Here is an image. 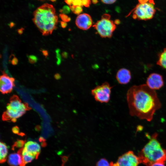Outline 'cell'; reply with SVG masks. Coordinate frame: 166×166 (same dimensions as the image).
<instances>
[{
	"mask_svg": "<svg viewBox=\"0 0 166 166\" xmlns=\"http://www.w3.org/2000/svg\"><path fill=\"white\" fill-rule=\"evenodd\" d=\"M96 166H110L108 160L104 158L100 159L97 163Z\"/></svg>",
	"mask_w": 166,
	"mask_h": 166,
	"instance_id": "d6986e66",
	"label": "cell"
},
{
	"mask_svg": "<svg viewBox=\"0 0 166 166\" xmlns=\"http://www.w3.org/2000/svg\"><path fill=\"white\" fill-rule=\"evenodd\" d=\"M91 1L94 4H96L98 2V0H91Z\"/></svg>",
	"mask_w": 166,
	"mask_h": 166,
	"instance_id": "f35d334b",
	"label": "cell"
},
{
	"mask_svg": "<svg viewBox=\"0 0 166 166\" xmlns=\"http://www.w3.org/2000/svg\"><path fill=\"white\" fill-rule=\"evenodd\" d=\"M101 1L105 4H112L115 3L117 0H101Z\"/></svg>",
	"mask_w": 166,
	"mask_h": 166,
	"instance_id": "83f0119b",
	"label": "cell"
},
{
	"mask_svg": "<svg viewBox=\"0 0 166 166\" xmlns=\"http://www.w3.org/2000/svg\"><path fill=\"white\" fill-rule=\"evenodd\" d=\"M127 100L130 115L148 122L152 121L155 112L162 107L157 93L147 84L130 88Z\"/></svg>",
	"mask_w": 166,
	"mask_h": 166,
	"instance_id": "6da1fadb",
	"label": "cell"
},
{
	"mask_svg": "<svg viewBox=\"0 0 166 166\" xmlns=\"http://www.w3.org/2000/svg\"><path fill=\"white\" fill-rule=\"evenodd\" d=\"M109 14H104L101 19L98 21L93 25L100 36L103 38H110L116 28L114 22L110 20Z\"/></svg>",
	"mask_w": 166,
	"mask_h": 166,
	"instance_id": "5b68a950",
	"label": "cell"
},
{
	"mask_svg": "<svg viewBox=\"0 0 166 166\" xmlns=\"http://www.w3.org/2000/svg\"><path fill=\"white\" fill-rule=\"evenodd\" d=\"M60 24H61V27L63 28H66L67 26V23L63 21L60 22Z\"/></svg>",
	"mask_w": 166,
	"mask_h": 166,
	"instance_id": "4dcf8cb0",
	"label": "cell"
},
{
	"mask_svg": "<svg viewBox=\"0 0 166 166\" xmlns=\"http://www.w3.org/2000/svg\"><path fill=\"white\" fill-rule=\"evenodd\" d=\"M75 23L77 27L82 30H88L92 25V17L87 14H80L77 17Z\"/></svg>",
	"mask_w": 166,
	"mask_h": 166,
	"instance_id": "8fae6325",
	"label": "cell"
},
{
	"mask_svg": "<svg viewBox=\"0 0 166 166\" xmlns=\"http://www.w3.org/2000/svg\"><path fill=\"white\" fill-rule=\"evenodd\" d=\"M112 88L108 83L105 82L92 90V94L96 101L107 103L110 99Z\"/></svg>",
	"mask_w": 166,
	"mask_h": 166,
	"instance_id": "52a82bcc",
	"label": "cell"
},
{
	"mask_svg": "<svg viewBox=\"0 0 166 166\" xmlns=\"http://www.w3.org/2000/svg\"><path fill=\"white\" fill-rule=\"evenodd\" d=\"M0 90L3 94L11 92L14 86V79L3 72L0 79Z\"/></svg>",
	"mask_w": 166,
	"mask_h": 166,
	"instance_id": "9c48e42d",
	"label": "cell"
},
{
	"mask_svg": "<svg viewBox=\"0 0 166 166\" xmlns=\"http://www.w3.org/2000/svg\"><path fill=\"white\" fill-rule=\"evenodd\" d=\"M83 6L88 8L91 4V0H82Z\"/></svg>",
	"mask_w": 166,
	"mask_h": 166,
	"instance_id": "4316f807",
	"label": "cell"
},
{
	"mask_svg": "<svg viewBox=\"0 0 166 166\" xmlns=\"http://www.w3.org/2000/svg\"><path fill=\"white\" fill-rule=\"evenodd\" d=\"M25 143V141L23 140H18L15 142L12 146V149L14 150L16 148H21L23 147Z\"/></svg>",
	"mask_w": 166,
	"mask_h": 166,
	"instance_id": "ac0fdd59",
	"label": "cell"
},
{
	"mask_svg": "<svg viewBox=\"0 0 166 166\" xmlns=\"http://www.w3.org/2000/svg\"><path fill=\"white\" fill-rule=\"evenodd\" d=\"M110 166H115L114 163L113 162H112L111 163H110Z\"/></svg>",
	"mask_w": 166,
	"mask_h": 166,
	"instance_id": "60d3db41",
	"label": "cell"
},
{
	"mask_svg": "<svg viewBox=\"0 0 166 166\" xmlns=\"http://www.w3.org/2000/svg\"><path fill=\"white\" fill-rule=\"evenodd\" d=\"M41 51L43 55L46 58L48 56V52L47 50L42 49Z\"/></svg>",
	"mask_w": 166,
	"mask_h": 166,
	"instance_id": "f546056e",
	"label": "cell"
},
{
	"mask_svg": "<svg viewBox=\"0 0 166 166\" xmlns=\"http://www.w3.org/2000/svg\"><path fill=\"white\" fill-rule=\"evenodd\" d=\"M140 163L138 157L130 151L119 157L116 166H138Z\"/></svg>",
	"mask_w": 166,
	"mask_h": 166,
	"instance_id": "ba28073f",
	"label": "cell"
},
{
	"mask_svg": "<svg viewBox=\"0 0 166 166\" xmlns=\"http://www.w3.org/2000/svg\"><path fill=\"white\" fill-rule=\"evenodd\" d=\"M73 1V0H65V2L70 6H72Z\"/></svg>",
	"mask_w": 166,
	"mask_h": 166,
	"instance_id": "1f68e13d",
	"label": "cell"
},
{
	"mask_svg": "<svg viewBox=\"0 0 166 166\" xmlns=\"http://www.w3.org/2000/svg\"><path fill=\"white\" fill-rule=\"evenodd\" d=\"M114 23L115 25H119L121 21L119 19H117L115 20Z\"/></svg>",
	"mask_w": 166,
	"mask_h": 166,
	"instance_id": "74e56055",
	"label": "cell"
},
{
	"mask_svg": "<svg viewBox=\"0 0 166 166\" xmlns=\"http://www.w3.org/2000/svg\"><path fill=\"white\" fill-rule=\"evenodd\" d=\"M54 77L56 79H59L61 78V76H60V75L59 74H57L55 75Z\"/></svg>",
	"mask_w": 166,
	"mask_h": 166,
	"instance_id": "8d00e7d4",
	"label": "cell"
},
{
	"mask_svg": "<svg viewBox=\"0 0 166 166\" xmlns=\"http://www.w3.org/2000/svg\"><path fill=\"white\" fill-rule=\"evenodd\" d=\"M60 17L61 18L63 21L65 22H69L71 20V19L66 14H60Z\"/></svg>",
	"mask_w": 166,
	"mask_h": 166,
	"instance_id": "44dd1931",
	"label": "cell"
},
{
	"mask_svg": "<svg viewBox=\"0 0 166 166\" xmlns=\"http://www.w3.org/2000/svg\"><path fill=\"white\" fill-rule=\"evenodd\" d=\"M13 132L15 134H19V129L17 127H15L12 128Z\"/></svg>",
	"mask_w": 166,
	"mask_h": 166,
	"instance_id": "f1b7e54d",
	"label": "cell"
},
{
	"mask_svg": "<svg viewBox=\"0 0 166 166\" xmlns=\"http://www.w3.org/2000/svg\"><path fill=\"white\" fill-rule=\"evenodd\" d=\"M23 149V148L21 154L23 159V166H25L26 164L32 162L34 158H36L34 156L24 151Z\"/></svg>",
	"mask_w": 166,
	"mask_h": 166,
	"instance_id": "e0dca14e",
	"label": "cell"
},
{
	"mask_svg": "<svg viewBox=\"0 0 166 166\" xmlns=\"http://www.w3.org/2000/svg\"><path fill=\"white\" fill-rule=\"evenodd\" d=\"M33 16V22L43 36L51 34L57 28L58 17L52 5H43L34 12Z\"/></svg>",
	"mask_w": 166,
	"mask_h": 166,
	"instance_id": "7a4b0ae2",
	"label": "cell"
},
{
	"mask_svg": "<svg viewBox=\"0 0 166 166\" xmlns=\"http://www.w3.org/2000/svg\"><path fill=\"white\" fill-rule=\"evenodd\" d=\"M158 134H153L149 142L138 153L140 163L150 166L156 163L165 164L166 162V151L162 147L157 139Z\"/></svg>",
	"mask_w": 166,
	"mask_h": 166,
	"instance_id": "3957f363",
	"label": "cell"
},
{
	"mask_svg": "<svg viewBox=\"0 0 166 166\" xmlns=\"http://www.w3.org/2000/svg\"><path fill=\"white\" fill-rule=\"evenodd\" d=\"M150 166H165L164 164L162 163H155Z\"/></svg>",
	"mask_w": 166,
	"mask_h": 166,
	"instance_id": "d6a6232c",
	"label": "cell"
},
{
	"mask_svg": "<svg viewBox=\"0 0 166 166\" xmlns=\"http://www.w3.org/2000/svg\"><path fill=\"white\" fill-rule=\"evenodd\" d=\"M157 64L166 70V48L158 55Z\"/></svg>",
	"mask_w": 166,
	"mask_h": 166,
	"instance_id": "2e32d148",
	"label": "cell"
},
{
	"mask_svg": "<svg viewBox=\"0 0 166 166\" xmlns=\"http://www.w3.org/2000/svg\"><path fill=\"white\" fill-rule=\"evenodd\" d=\"M83 11V9L82 7L76 6L75 7V9L73 13L77 15H79Z\"/></svg>",
	"mask_w": 166,
	"mask_h": 166,
	"instance_id": "cb8c5ba5",
	"label": "cell"
},
{
	"mask_svg": "<svg viewBox=\"0 0 166 166\" xmlns=\"http://www.w3.org/2000/svg\"><path fill=\"white\" fill-rule=\"evenodd\" d=\"M68 56V54L67 52H63L62 54V56L64 58H67Z\"/></svg>",
	"mask_w": 166,
	"mask_h": 166,
	"instance_id": "836d02e7",
	"label": "cell"
},
{
	"mask_svg": "<svg viewBox=\"0 0 166 166\" xmlns=\"http://www.w3.org/2000/svg\"><path fill=\"white\" fill-rule=\"evenodd\" d=\"M0 162L1 163L6 161L8 154V147L6 145L1 142L0 143Z\"/></svg>",
	"mask_w": 166,
	"mask_h": 166,
	"instance_id": "9a60e30c",
	"label": "cell"
},
{
	"mask_svg": "<svg viewBox=\"0 0 166 166\" xmlns=\"http://www.w3.org/2000/svg\"><path fill=\"white\" fill-rule=\"evenodd\" d=\"M164 85L163 77L162 75L158 74H151L147 79V85L152 90H159Z\"/></svg>",
	"mask_w": 166,
	"mask_h": 166,
	"instance_id": "30bf717a",
	"label": "cell"
},
{
	"mask_svg": "<svg viewBox=\"0 0 166 166\" xmlns=\"http://www.w3.org/2000/svg\"><path fill=\"white\" fill-rule=\"evenodd\" d=\"M15 25V24L13 22H12L10 24L9 26L11 28L13 27Z\"/></svg>",
	"mask_w": 166,
	"mask_h": 166,
	"instance_id": "ab89813d",
	"label": "cell"
},
{
	"mask_svg": "<svg viewBox=\"0 0 166 166\" xmlns=\"http://www.w3.org/2000/svg\"><path fill=\"white\" fill-rule=\"evenodd\" d=\"M70 7L67 6H64L62 9L60 10V12L65 14L69 13L70 12Z\"/></svg>",
	"mask_w": 166,
	"mask_h": 166,
	"instance_id": "603a6c76",
	"label": "cell"
},
{
	"mask_svg": "<svg viewBox=\"0 0 166 166\" xmlns=\"http://www.w3.org/2000/svg\"><path fill=\"white\" fill-rule=\"evenodd\" d=\"M116 78L120 84H126L129 83L131 79V74L129 70L122 68L118 71Z\"/></svg>",
	"mask_w": 166,
	"mask_h": 166,
	"instance_id": "4fadbf2b",
	"label": "cell"
},
{
	"mask_svg": "<svg viewBox=\"0 0 166 166\" xmlns=\"http://www.w3.org/2000/svg\"><path fill=\"white\" fill-rule=\"evenodd\" d=\"M139 3L144 4L147 3L149 0H138Z\"/></svg>",
	"mask_w": 166,
	"mask_h": 166,
	"instance_id": "d590c367",
	"label": "cell"
},
{
	"mask_svg": "<svg viewBox=\"0 0 166 166\" xmlns=\"http://www.w3.org/2000/svg\"><path fill=\"white\" fill-rule=\"evenodd\" d=\"M29 63L31 64H34L37 62L38 59L37 57L34 55H30L28 57Z\"/></svg>",
	"mask_w": 166,
	"mask_h": 166,
	"instance_id": "ffe728a7",
	"label": "cell"
},
{
	"mask_svg": "<svg viewBox=\"0 0 166 166\" xmlns=\"http://www.w3.org/2000/svg\"><path fill=\"white\" fill-rule=\"evenodd\" d=\"M22 149L19 150L18 153L12 154L9 156L8 162L10 166H23L21 155Z\"/></svg>",
	"mask_w": 166,
	"mask_h": 166,
	"instance_id": "5bb4252c",
	"label": "cell"
},
{
	"mask_svg": "<svg viewBox=\"0 0 166 166\" xmlns=\"http://www.w3.org/2000/svg\"><path fill=\"white\" fill-rule=\"evenodd\" d=\"M60 50L59 49H58L55 51V52L56 54V58L57 59V64L58 65H59L61 63V57L60 54Z\"/></svg>",
	"mask_w": 166,
	"mask_h": 166,
	"instance_id": "7402d4cb",
	"label": "cell"
},
{
	"mask_svg": "<svg viewBox=\"0 0 166 166\" xmlns=\"http://www.w3.org/2000/svg\"><path fill=\"white\" fill-rule=\"evenodd\" d=\"M73 6H83L82 0H73Z\"/></svg>",
	"mask_w": 166,
	"mask_h": 166,
	"instance_id": "484cf974",
	"label": "cell"
},
{
	"mask_svg": "<svg viewBox=\"0 0 166 166\" xmlns=\"http://www.w3.org/2000/svg\"><path fill=\"white\" fill-rule=\"evenodd\" d=\"M13 58H10V62L13 65H17L18 63V59L14 56L13 54H12Z\"/></svg>",
	"mask_w": 166,
	"mask_h": 166,
	"instance_id": "d4e9b609",
	"label": "cell"
},
{
	"mask_svg": "<svg viewBox=\"0 0 166 166\" xmlns=\"http://www.w3.org/2000/svg\"><path fill=\"white\" fill-rule=\"evenodd\" d=\"M154 5L153 0H149V2L145 3L138 4L133 10V18L145 21L152 19L156 11Z\"/></svg>",
	"mask_w": 166,
	"mask_h": 166,
	"instance_id": "8992f818",
	"label": "cell"
},
{
	"mask_svg": "<svg viewBox=\"0 0 166 166\" xmlns=\"http://www.w3.org/2000/svg\"><path fill=\"white\" fill-rule=\"evenodd\" d=\"M29 109L27 104L23 103L17 95H14L10 99L6 110L3 115V120L16 122L18 118Z\"/></svg>",
	"mask_w": 166,
	"mask_h": 166,
	"instance_id": "277c9868",
	"label": "cell"
},
{
	"mask_svg": "<svg viewBox=\"0 0 166 166\" xmlns=\"http://www.w3.org/2000/svg\"><path fill=\"white\" fill-rule=\"evenodd\" d=\"M24 30V28H21L18 29V32L19 34H22Z\"/></svg>",
	"mask_w": 166,
	"mask_h": 166,
	"instance_id": "e575fe53",
	"label": "cell"
},
{
	"mask_svg": "<svg viewBox=\"0 0 166 166\" xmlns=\"http://www.w3.org/2000/svg\"><path fill=\"white\" fill-rule=\"evenodd\" d=\"M23 150L34 156L37 159L41 152V147L38 143L32 141H29L25 144Z\"/></svg>",
	"mask_w": 166,
	"mask_h": 166,
	"instance_id": "7c38bea8",
	"label": "cell"
},
{
	"mask_svg": "<svg viewBox=\"0 0 166 166\" xmlns=\"http://www.w3.org/2000/svg\"></svg>",
	"mask_w": 166,
	"mask_h": 166,
	"instance_id": "b9f144b4",
	"label": "cell"
}]
</instances>
